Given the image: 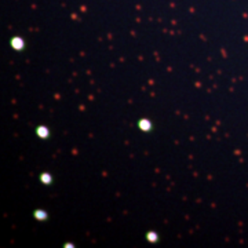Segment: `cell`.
<instances>
[{
  "label": "cell",
  "instance_id": "6",
  "mask_svg": "<svg viewBox=\"0 0 248 248\" xmlns=\"http://www.w3.org/2000/svg\"><path fill=\"white\" fill-rule=\"evenodd\" d=\"M146 239H148L149 243H157L159 236H157V233H156V232H149V233L146 234Z\"/></svg>",
  "mask_w": 248,
  "mask_h": 248
},
{
  "label": "cell",
  "instance_id": "5",
  "mask_svg": "<svg viewBox=\"0 0 248 248\" xmlns=\"http://www.w3.org/2000/svg\"><path fill=\"white\" fill-rule=\"evenodd\" d=\"M40 182H42V184H45V185H50V184L53 182V177H51V174H48V172H43V174L40 175Z\"/></svg>",
  "mask_w": 248,
  "mask_h": 248
},
{
  "label": "cell",
  "instance_id": "4",
  "mask_svg": "<svg viewBox=\"0 0 248 248\" xmlns=\"http://www.w3.org/2000/svg\"><path fill=\"white\" fill-rule=\"evenodd\" d=\"M33 217H35V219H37V221H46L48 218V214L46 213L45 210H36Z\"/></svg>",
  "mask_w": 248,
  "mask_h": 248
},
{
  "label": "cell",
  "instance_id": "1",
  "mask_svg": "<svg viewBox=\"0 0 248 248\" xmlns=\"http://www.w3.org/2000/svg\"><path fill=\"white\" fill-rule=\"evenodd\" d=\"M24 46H25V42H24V39L22 37H19V36H17V37H13L11 39V47L14 48V50H22L24 48Z\"/></svg>",
  "mask_w": 248,
  "mask_h": 248
},
{
  "label": "cell",
  "instance_id": "3",
  "mask_svg": "<svg viewBox=\"0 0 248 248\" xmlns=\"http://www.w3.org/2000/svg\"><path fill=\"white\" fill-rule=\"evenodd\" d=\"M138 127H140V130L145 131V133L151 131V130H152L151 120H148V119H142L141 122H140V124H138Z\"/></svg>",
  "mask_w": 248,
  "mask_h": 248
},
{
  "label": "cell",
  "instance_id": "2",
  "mask_svg": "<svg viewBox=\"0 0 248 248\" xmlns=\"http://www.w3.org/2000/svg\"><path fill=\"white\" fill-rule=\"evenodd\" d=\"M36 134H37V137H39V138H43V140H46V138H48V137H50V130H48L46 125H39V127L36 128Z\"/></svg>",
  "mask_w": 248,
  "mask_h": 248
}]
</instances>
